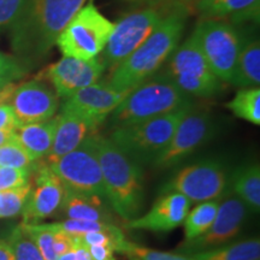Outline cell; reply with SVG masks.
Listing matches in <instances>:
<instances>
[{"label":"cell","mask_w":260,"mask_h":260,"mask_svg":"<svg viewBox=\"0 0 260 260\" xmlns=\"http://www.w3.org/2000/svg\"><path fill=\"white\" fill-rule=\"evenodd\" d=\"M87 0H27L10 27L15 57L32 69L46 59L59 34Z\"/></svg>","instance_id":"6da1fadb"},{"label":"cell","mask_w":260,"mask_h":260,"mask_svg":"<svg viewBox=\"0 0 260 260\" xmlns=\"http://www.w3.org/2000/svg\"><path fill=\"white\" fill-rule=\"evenodd\" d=\"M188 9L186 5L170 9L147 40L112 70L107 83L118 90L130 92L154 76L178 47L186 27Z\"/></svg>","instance_id":"7a4b0ae2"},{"label":"cell","mask_w":260,"mask_h":260,"mask_svg":"<svg viewBox=\"0 0 260 260\" xmlns=\"http://www.w3.org/2000/svg\"><path fill=\"white\" fill-rule=\"evenodd\" d=\"M92 141L102 169L106 201L124 222L136 218L145 207L142 167L110 138L92 135Z\"/></svg>","instance_id":"3957f363"},{"label":"cell","mask_w":260,"mask_h":260,"mask_svg":"<svg viewBox=\"0 0 260 260\" xmlns=\"http://www.w3.org/2000/svg\"><path fill=\"white\" fill-rule=\"evenodd\" d=\"M187 106H191V98L182 92L168 77L155 74L130 90L109 116L107 125L115 130Z\"/></svg>","instance_id":"277c9868"},{"label":"cell","mask_w":260,"mask_h":260,"mask_svg":"<svg viewBox=\"0 0 260 260\" xmlns=\"http://www.w3.org/2000/svg\"><path fill=\"white\" fill-rule=\"evenodd\" d=\"M191 106L112 130L110 139L141 167L153 164L164 151L181 119Z\"/></svg>","instance_id":"5b68a950"},{"label":"cell","mask_w":260,"mask_h":260,"mask_svg":"<svg viewBox=\"0 0 260 260\" xmlns=\"http://www.w3.org/2000/svg\"><path fill=\"white\" fill-rule=\"evenodd\" d=\"M230 175L225 161L205 158L178 169L162 184L159 194L180 193L191 204L220 201L230 193Z\"/></svg>","instance_id":"8992f818"},{"label":"cell","mask_w":260,"mask_h":260,"mask_svg":"<svg viewBox=\"0 0 260 260\" xmlns=\"http://www.w3.org/2000/svg\"><path fill=\"white\" fill-rule=\"evenodd\" d=\"M115 23L109 21L92 2L82 6L57 39L56 45L65 57L89 60L106 47Z\"/></svg>","instance_id":"52a82bcc"},{"label":"cell","mask_w":260,"mask_h":260,"mask_svg":"<svg viewBox=\"0 0 260 260\" xmlns=\"http://www.w3.org/2000/svg\"><path fill=\"white\" fill-rule=\"evenodd\" d=\"M168 60L160 75L188 96L212 98L222 90V81L214 75L191 35Z\"/></svg>","instance_id":"ba28073f"},{"label":"cell","mask_w":260,"mask_h":260,"mask_svg":"<svg viewBox=\"0 0 260 260\" xmlns=\"http://www.w3.org/2000/svg\"><path fill=\"white\" fill-rule=\"evenodd\" d=\"M210 68L222 82L232 83L243 38L222 19L203 18L191 34Z\"/></svg>","instance_id":"9c48e42d"},{"label":"cell","mask_w":260,"mask_h":260,"mask_svg":"<svg viewBox=\"0 0 260 260\" xmlns=\"http://www.w3.org/2000/svg\"><path fill=\"white\" fill-rule=\"evenodd\" d=\"M175 8V6H174ZM172 8L145 6L134 10L115 23V28L100 58L105 69L115 70L134 53L154 31L164 16Z\"/></svg>","instance_id":"30bf717a"},{"label":"cell","mask_w":260,"mask_h":260,"mask_svg":"<svg viewBox=\"0 0 260 260\" xmlns=\"http://www.w3.org/2000/svg\"><path fill=\"white\" fill-rule=\"evenodd\" d=\"M47 164L64 184L65 189L89 199L106 200L102 169L94 149L92 135L86 138L74 151L56 160L47 161Z\"/></svg>","instance_id":"8fae6325"},{"label":"cell","mask_w":260,"mask_h":260,"mask_svg":"<svg viewBox=\"0 0 260 260\" xmlns=\"http://www.w3.org/2000/svg\"><path fill=\"white\" fill-rule=\"evenodd\" d=\"M216 123L211 113L190 107L177 125L170 142L152 165L158 170L177 167L206 145L213 138Z\"/></svg>","instance_id":"7c38bea8"},{"label":"cell","mask_w":260,"mask_h":260,"mask_svg":"<svg viewBox=\"0 0 260 260\" xmlns=\"http://www.w3.org/2000/svg\"><path fill=\"white\" fill-rule=\"evenodd\" d=\"M248 212L246 205L229 193L220 200L218 212L209 229L190 241L182 242L176 252L181 254H194L233 242L241 232Z\"/></svg>","instance_id":"4fadbf2b"},{"label":"cell","mask_w":260,"mask_h":260,"mask_svg":"<svg viewBox=\"0 0 260 260\" xmlns=\"http://www.w3.org/2000/svg\"><path fill=\"white\" fill-rule=\"evenodd\" d=\"M128 94L126 90L113 88L107 82H95L77 90L65 100L60 111L80 117L95 130L109 118Z\"/></svg>","instance_id":"5bb4252c"},{"label":"cell","mask_w":260,"mask_h":260,"mask_svg":"<svg viewBox=\"0 0 260 260\" xmlns=\"http://www.w3.org/2000/svg\"><path fill=\"white\" fill-rule=\"evenodd\" d=\"M34 187L31 186L30 193L22 210V217L25 224H38L41 220L53 216L60 209L65 195V187L48 164L35 165Z\"/></svg>","instance_id":"9a60e30c"},{"label":"cell","mask_w":260,"mask_h":260,"mask_svg":"<svg viewBox=\"0 0 260 260\" xmlns=\"http://www.w3.org/2000/svg\"><path fill=\"white\" fill-rule=\"evenodd\" d=\"M10 106L19 125L46 122L57 113L59 98L46 83L31 80L16 87Z\"/></svg>","instance_id":"2e32d148"},{"label":"cell","mask_w":260,"mask_h":260,"mask_svg":"<svg viewBox=\"0 0 260 260\" xmlns=\"http://www.w3.org/2000/svg\"><path fill=\"white\" fill-rule=\"evenodd\" d=\"M105 70L99 57L89 60L63 57L50 65L45 71V77L53 86L58 98L69 99L77 90L99 81Z\"/></svg>","instance_id":"e0dca14e"},{"label":"cell","mask_w":260,"mask_h":260,"mask_svg":"<svg viewBox=\"0 0 260 260\" xmlns=\"http://www.w3.org/2000/svg\"><path fill=\"white\" fill-rule=\"evenodd\" d=\"M190 206V201L180 193L160 194L147 212L125 222V228L151 233H170L183 224Z\"/></svg>","instance_id":"ac0fdd59"},{"label":"cell","mask_w":260,"mask_h":260,"mask_svg":"<svg viewBox=\"0 0 260 260\" xmlns=\"http://www.w3.org/2000/svg\"><path fill=\"white\" fill-rule=\"evenodd\" d=\"M56 118L57 123L53 144H52L50 154L47 155L48 161L56 160L63 157L64 154L74 151L94 130L88 123L70 112L60 111V115Z\"/></svg>","instance_id":"d6986e66"},{"label":"cell","mask_w":260,"mask_h":260,"mask_svg":"<svg viewBox=\"0 0 260 260\" xmlns=\"http://www.w3.org/2000/svg\"><path fill=\"white\" fill-rule=\"evenodd\" d=\"M194 6L201 18L229 17L235 23L247 21L259 22L260 0H198L194 3Z\"/></svg>","instance_id":"ffe728a7"},{"label":"cell","mask_w":260,"mask_h":260,"mask_svg":"<svg viewBox=\"0 0 260 260\" xmlns=\"http://www.w3.org/2000/svg\"><path fill=\"white\" fill-rule=\"evenodd\" d=\"M56 123L57 118L53 117L46 122L19 125L15 130V139L34 161L40 160L50 154Z\"/></svg>","instance_id":"44dd1931"},{"label":"cell","mask_w":260,"mask_h":260,"mask_svg":"<svg viewBox=\"0 0 260 260\" xmlns=\"http://www.w3.org/2000/svg\"><path fill=\"white\" fill-rule=\"evenodd\" d=\"M230 193L251 212L260 211V167L258 162L242 164L230 175Z\"/></svg>","instance_id":"7402d4cb"},{"label":"cell","mask_w":260,"mask_h":260,"mask_svg":"<svg viewBox=\"0 0 260 260\" xmlns=\"http://www.w3.org/2000/svg\"><path fill=\"white\" fill-rule=\"evenodd\" d=\"M103 201L89 199L83 195L65 189L63 203L58 212L67 219L88 220V222L112 223L111 216L102 206Z\"/></svg>","instance_id":"603a6c76"},{"label":"cell","mask_w":260,"mask_h":260,"mask_svg":"<svg viewBox=\"0 0 260 260\" xmlns=\"http://www.w3.org/2000/svg\"><path fill=\"white\" fill-rule=\"evenodd\" d=\"M260 83V44L259 39L245 41L240 51L232 84L239 88H253Z\"/></svg>","instance_id":"cb8c5ba5"},{"label":"cell","mask_w":260,"mask_h":260,"mask_svg":"<svg viewBox=\"0 0 260 260\" xmlns=\"http://www.w3.org/2000/svg\"><path fill=\"white\" fill-rule=\"evenodd\" d=\"M189 255L194 260H259L260 241L258 237H252Z\"/></svg>","instance_id":"d4e9b609"},{"label":"cell","mask_w":260,"mask_h":260,"mask_svg":"<svg viewBox=\"0 0 260 260\" xmlns=\"http://www.w3.org/2000/svg\"><path fill=\"white\" fill-rule=\"evenodd\" d=\"M219 203L218 200L206 201L198 204L193 210H189L182 224L184 232L183 241H190L195 237L203 235L209 229L218 212Z\"/></svg>","instance_id":"484cf974"},{"label":"cell","mask_w":260,"mask_h":260,"mask_svg":"<svg viewBox=\"0 0 260 260\" xmlns=\"http://www.w3.org/2000/svg\"><path fill=\"white\" fill-rule=\"evenodd\" d=\"M236 116L252 124H260V88H241L225 105Z\"/></svg>","instance_id":"4316f807"},{"label":"cell","mask_w":260,"mask_h":260,"mask_svg":"<svg viewBox=\"0 0 260 260\" xmlns=\"http://www.w3.org/2000/svg\"><path fill=\"white\" fill-rule=\"evenodd\" d=\"M6 241L11 247L16 260H44L38 247L25 233L22 224L16 225L10 232Z\"/></svg>","instance_id":"83f0119b"},{"label":"cell","mask_w":260,"mask_h":260,"mask_svg":"<svg viewBox=\"0 0 260 260\" xmlns=\"http://www.w3.org/2000/svg\"><path fill=\"white\" fill-rule=\"evenodd\" d=\"M23 225L25 233L38 247L44 260H57V253L54 249V234L45 223L25 224Z\"/></svg>","instance_id":"f1b7e54d"},{"label":"cell","mask_w":260,"mask_h":260,"mask_svg":"<svg viewBox=\"0 0 260 260\" xmlns=\"http://www.w3.org/2000/svg\"><path fill=\"white\" fill-rule=\"evenodd\" d=\"M122 254L128 260H194L189 254H181L177 252H162L126 240L121 248Z\"/></svg>","instance_id":"f546056e"},{"label":"cell","mask_w":260,"mask_h":260,"mask_svg":"<svg viewBox=\"0 0 260 260\" xmlns=\"http://www.w3.org/2000/svg\"><path fill=\"white\" fill-rule=\"evenodd\" d=\"M30 189L31 184L28 183L15 189L0 191V218H11L21 213Z\"/></svg>","instance_id":"4dcf8cb0"},{"label":"cell","mask_w":260,"mask_h":260,"mask_svg":"<svg viewBox=\"0 0 260 260\" xmlns=\"http://www.w3.org/2000/svg\"><path fill=\"white\" fill-rule=\"evenodd\" d=\"M35 161L27 153V151L18 144L17 140L14 139L11 141L0 146V167L2 168H32Z\"/></svg>","instance_id":"1f68e13d"},{"label":"cell","mask_w":260,"mask_h":260,"mask_svg":"<svg viewBox=\"0 0 260 260\" xmlns=\"http://www.w3.org/2000/svg\"><path fill=\"white\" fill-rule=\"evenodd\" d=\"M28 69L15 56L0 52V87L14 83L28 74Z\"/></svg>","instance_id":"d6a6232c"},{"label":"cell","mask_w":260,"mask_h":260,"mask_svg":"<svg viewBox=\"0 0 260 260\" xmlns=\"http://www.w3.org/2000/svg\"><path fill=\"white\" fill-rule=\"evenodd\" d=\"M32 168L17 169L0 167V191L15 189L30 183Z\"/></svg>","instance_id":"836d02e7"},{"label":"cell","mask_w":260,"mask_h":260,"mask_svg":"<svg viewBox=\"0 0 260 260\" xmlns=\"http://www.w3.org/2000/svg\"><path fill=\"white\" fill-rule=\"evenodd\" d=\"M27 0H0V32L11 27Z\"/></svg>","instance_id":"e575fe53"},{"label":"cell","mask_w":260,"mask_h":260,"mask_svg":"<svg viewBox=\"0 0 260 260\" xmlns=\"http://www.w3.org/2000/svg\"><path fill=\"white\" fill-rule=\"evenodd\" d=\"M18 126L17 118L10 104H2L0 105V130L6 133H15Z\"/></svg>","instance_id":"d590c367"},{"label":"cell","mask_w":260,"mask_h":260,"mask_svg":"<svg viewBox=\"0 0 260 260\" xmlns=\"http://www.w3.org/2000/svg\"><path fill=\"white\" fill-rule=\"evenodd\" d=\"M136 5L158 6V8H174V6L191 4V0H126Z\"/></svg>","instance_id":"8d00e7d4"},{"label":"cell","mask_w":260,"mask_h":260,"mask_svg":"<svg viewBox=\"0 0 260 260\" xmlns=\"http://www.w3.org/2000/svg\"><path fill=\"white\" fill-rule=\"evenodd\" d=\"M82 245V243H81ZM93 260H117L115 249L107 246H84Z\"/></svg>","instance_id":"74e56055"},{"label":"cell","mask_w":260,"mask_h":260,"mask_svg":"<svg viewBox=\"0 0 260 260\" xmlns=\"http://www.w3.org/2000/svg\"><path fill=\"white\" fill-rule=\"evenodd\" d=\"M79 239V237H77ZM57 260H93L90 258L88 251L83 245H81L80 241L76 246L65 252L64 254L59 255Z\"/></svg>","instance_id":"f35d334b"},{"label":"cell","mask_w":260,"mask_h":260,"mask_svg":"<svg viewBox=\"0 0 260 260\" xmlns=\"http://www.w3.org/2000/svg\"><path fill=\"white\" fill-rule=\"evenodd\" d=\"M0 260H16L14 252L6 240H0Z\"/></svg>","instance_id":"ab89813d"},{"label":"cell","mask_w":260,"mask_h":260,"mask_svg":"<svg viewBox=\"0 0 260 260\" xmlns=\"http://www.w3.org/2000/svg\"><path fill=\"white\" fill-rule=\"evenodd\" d=\"M15 89H16V86L14 83L6 84L5 87H3V88L0 89V105H2V104H8L10 102V99H11Z\"/></svg>","instance_id":"60d3db41"},{"label":"cell","mask_w":260,"mask_h":260,"mask_svg":"<svg viewBox=\"0 0 260 260\" xmlns=\"http://www.w3.org/2000/svg\"><path fill=\"white\" fill-rule=\"evenodd\" d=\"M12 139H14V133H6L0 130V146L6 144V142L11 141Z\"/></svg>","instance_id":"b9f144b4"},{"label":"cell","mask_w":260,"mask_h":260,"mask_svg":"<svg viewBox=\"0 0 260 260\" xmlns=\"http://www.w3.org/2000/svg\"><path fill=\"white\" fill-rule=\"evenodd\" d=\"M195 2H198V0H191V4H194Z\"/></svg>","instance_id":"7bdbcfd3"},{"label":"cell","mask_w":260,"mask_h":260,"mask_svg":"<svg viewBox=\"0 0 260 260\" xmlns=\"http://www.w3.org/2000/svg\"><path fill=\"white\" fill-rule=\"evenodd\" d=\"M0 89H2V87H0Z\"/></svg>","instance_id":"ee69618b"}]
</instances>
